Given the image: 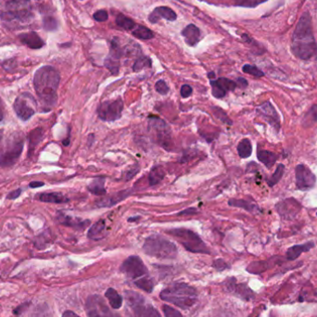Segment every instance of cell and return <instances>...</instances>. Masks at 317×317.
<instances>
[{"label": "cell", "mask_w": 317, "mask_h": 317, "mask_svg": "<svg viewBox=\"0 0 317 317\" xmlns=\"http://www.w3.org/2000/svg\"><path fill=\"white\" fill-rule=\"evenodd\" d=\"M284 173H285V166L283 164H278V166L276 169L274 174L272 175L270 178L267 180L268 185L269 186H274L275 184H277L282 178Z\"/></svg>", "instance_id": "cell-38"}, {"label": "cell", "mask_w": 317, "mask_h": 317, "mask_svg": "<svg viewBox=\"0 0 317 317\" xmlns=\"http://www.w3.org/2000/svg\"><path fill=\"white\" fill-rule=\"evenodd\" d=\"M192 92H193V89H192V87L191 86H188V85H184V86H182L181 87V90H180V93H181V96H182V98H188V97H191V95H192Z\"/></svg>", "instance_id": "cell-49"}, {"label": "cell", "mask_w": 317, "mask_h": 317, "mask_svg": "<svg viewBox=\"0 0 317 317\" xmlns=\"http://www.w3.org/2000/svg\"><path fill=\"white\" fill-rule=\"evenodd\" d=\"M257 112L261 117H263L276 131L278 132L280 129V117L278 115L277 110L274 108L271 102L266 101L260 105L257 108Z\"/></svg>", "instance_id": "cell-15"}, {"label": "cell", "mask_w": 317, "mask_h": 317, "mask_svg": "<svg viewBox=\"0 0 317 317\" xmlns=\"http://www.w3.org/2000/svg\"><path fill=\"white\" fill-rule=\"evenodd\" d=\"M45 184L44 182H39V181H33L29 184V186L31 188H36V187H40L43 186Z\"/></svg>", "instance_id": "cell-53"}, {"label": "cell", "mask_w": 317, "mask_h": 317, "mask_svg": "<svg viewBox=\"0 0 317 317\" xmlns=\"http://www.w3.org/2000/svg\"><path fill=\"white\" fill-rule=\"evenodd\" d=\"M212 94L214 98H223L228 91H234L237 85L236 82L227 78H219L216 80H211Z\"/></svg>", "instance_id": "cell-16"}, {"label": "cell", "mask_w": 317, "mask_h": 317, "mask_svg": "<svg viewBox=\"0 0 317 317\" xmlns=\"http://www.w3.org/2000/svg\"><path fill=\"white\" fill-rule=\"evenodd\" d=\"M150 67H151L150 58L148 57H141L136 60V62L134 64L133 70L134 72H140L144 68H150Z\"/></svg>", "instance_id": "cell-39"}, {"label": "cell", "mask_w": 317, "mask_h": 317, "mask_svg": "<svg viewBox=\"0 0 317 317\" xmlns=\"http://www.w3.org/2000/svg\"><path fill=\"white\" fill-rule=\"evenodd\" d=\"M155 90L161 95H167L169 92V87H168L166 82L163 80H159L155 84Z\"/></svg>", "instance_id": "cell-44"}, {"label": "cell", "mask_w": 317, "mask_h": 317, "mask_svg": "<svg viewBox=\"0 0 317 317\" xmlns=\"http://www.w3.org/2000/svg\"><path fill=\"white\" fill-rule=\"evenodd\" d=\"M39 201L46 203H55V204H61L69 202L70 200L66 196H64L61 193L58 192H51V193H42L38 197Z\"/></svg>", "instance_id": "cell-27"}, {"label": "cell", "mask_w": 317, "mask_h": 317, "mask_svg": "<svg viewBox=\"0 0 317 317\" xmlns=\"http://www.w3.org/2000/svg\"><path fill=\"white\" fill-rule=\"evenodd\" d=\"M257 158L266 167L271 168L277 162L278 156L269 150H260L257 152Z\"/></svg>", "instance_id": "cell-29"}, {"label": "cell", "mask_w": 317, "mask_h": 317, "mask_svg": "<svg viewBox=\"0 0 317 317\" xmlns=\"http://www.w3.org/2000/svg\"><path fill=\"white\" fill-rule=\"evenodd\" d=\"M106 298L109 300L110 306L113 308V309H120L122 304V298L121 296L119 295V293L116 291L114 288H110L105 293Z\"/></svg>", "instance_id": "cell-32"}, {"label": "cell", "mask_w": 317, "mask_h": 317, "mask_svg": "<svg viewBox=\"0 0 317 317\" xmlns=\"http://www.w3.org/2000/svg\"><path fill=\"white\" fill-rule=\"evenodd\" d=\"M236 5L242 7H256L267 0H234Z\"/></svg>", "instance_id": "cell-43"}, {"label": "cell", "mask_w": 317, "mask_h": 317, "mask_svg": "<svg viewBox=\"0 0 317 317\" xmlns=\"http://www.w3.org/2000/svg\"><path fill=\"white\" fill-rule=\"evenodd\" d=\"M121 271L138 288L148 293L153 291L154 284L149 275V270L143 261L139 256L128 257L121 266Z\"/></svg>", "instance_id": "cell-3"}, {"label": "cell", "mask_w": 317, "mask_h": 317, "mask_svg": "<svg viewBox=\"0 0 317 317\" xmlns=\"http://www.w3.org/2000/svg\"><path fill=\"white\" fill-rule=\"evenodd\" d=\"M60 76L52 66H43L35 72L34 87L45 111L51 110L57 103Z\"/></svg>", "instance_id": "cell-1"}, {"label": "cell", "mask_w": 317, "mask_h": 317, "mask_svg": "<svg viewBox=\"0 0 317 317\" xmlns=\"http://www.w3.org/2000/svg\"><path fill=\"white\" fill-rule=\"evenodd\" d=\"M277 213L284 220H293L300 214L301 205L295 199L289 198L278 202L276 206Z\"/></svg>", "instance_id": "cell-14"}, {"label": "cell", "mask_w": 317, "mask_h": 317, "mask_svg": "<svg viewBox=\"0 0 317 317\" xmlns=\"http://www.w3.org/2000/svg\"><path fill=\"white\" fill-rule=\"evenodd\" d=\"M122 110L123 100L121 98L106 100L98 106V117L104 121H115L121 118Z\"/></svg>", "instance_id": "cell-11"}, {"label": "cell", "mask_w": 317, "mask_h": 317, "mask_svg": "<svg viewBox=\"0 0 317 317\" xmlns=\"http://www.w3.org/2000/svg\"><path fill=\"white\" fill-rule=\"evenodd\" d=\"M57 220H58L59 224L65 225V226H68V227H72L74 229H77V230H83V229L87 228V225H89L90 224L89 220L75 218L73 216L64 214L61 212L57 214Z\"/></svg>", "instance_id": "cell-21"}, {"label": "cell", "mask_w": 317, "mask_h": 317, "mask_svg": "<svg viewBox=\"0 0 317 317\" xmlns=\"http://www.w3.org/2000/svg\"><path fill=\"white\" fill-rule=\"evenodd\" d=\"M243 72L245 74H248V75H252L254 77H263L265 74L263 71H261L259 68H257L256 66L253 65H249V64H246L243 66Z\"/></svg>", "instance_id": "cell-40"}, {"label": "cell", "mask_w": 317, "mask_h": 317, "mask_svg": "<svg viewBox=\"0 0 317 317\" xmlns=\"http://www.w3.org/2000/svg\"><path fill=\"white\" fill-rule=\"evenodd\" d=\"M237 153L241 159H247L252 153V146L248 139H244L237 145Z\"/></svg>", "instance_id": "cell-33"}, {"label": "cell", "mask_w": 317, "mask_h": 317, "mask_svg": "<svg viewBox=\"0 0 317 317\" xmlns=\"http://www.w3.org/2000/svg\"><path fill=\"white\" fill-rule=\"evenodd\" d=\"M164 176H165V172L162 166L160 165L153 166L149 174V182L150 185L154 186L156 184H159L162 179L164 178Z\"/></svg>", "instance_id": "cell-31"}, {"label": "cell", "mask_w": 317, "mask_h": 317, "mask_svg": "<svg viewBox=\"0 0 317 317\" xmlns=\"http://www.w3.org/2000/svg\"><path fill=\"white\" fill-rule=\"evenodd\" d=\"M143 250L147 255L158 259H174L178 253L176 245L160 235L147 237Z\"/></svg>", "instance_id": "cell-6"}, {"label": "cell", "mask_w": 317, "mask_h": 317, "mask_svg": "<svg viewBox=\"0 0 317 317\" xmlns=\"http://www.w3.org/2000/svg\"><path fill=\"white\" fill-rule=\"evenodd\" d=\"M86 310L88 317H121L111 311L105 300L98 295H93L87 299Z\"/></svg>", "instance_id": "cell-12"}, {"label": "cell", "mask_w": 317, "mask_h": 317, "mask_svg": "<svg viewBox=\"0 0 317 317\" xmlns=\"http://www.w3.org/2000/svg\"><path fill=\"white\" fill-rule=\"evenodd\" d=\"M313 247H314V243L313 242H307L304 243V244H300V245L292 246L291 248H288L287 250V253H286L287 259L288 261H294V260L298 259L301 253L308 252Z\"/></svg>", "instance_id": "cell-26"}, {"label": "cell", "mask_w": 317, "mask_h": 317, "mask_svg": "<svg viewBox=\"0 0 317 317\" xmlns=\"http://www.w3.org/2000/svg\"><path fill=\"white\" fill-rule=\"evenodd\" d=\"M28 306V302H26V303H23L22 305L19 306L18 308H16L13 312L15 313V314H20V313H22L23 312V310L25 308V307H27Z\"/></svg>", "instance_id": "cell-54"}, {"label": "cell", "mask_w": 317, "mask_h": 317, "mask_svg": "<svg viewBox=\"0 0 317 317\" xmlns=\"http://www.w3.org/2000/svg\"><path fill=\"white\" fill-rule=\"evenodd\" d=\"M296 185L300 191L311 189L316 183L314 173L304 164H299L295 169Z\"/></svg>", "instance_id": "cell-13"}, {"label": "cell", "mask_w": 317, "mask_h": 317, "mask_svg": "<svg viewBox=\"0 0 317 317\" xmlns=\"http://www.w3.org/2000/svg\"><path fill=\"white\" fill-rule=\"evenodd\" d=\"M198 213L197 209L195 208H188L186 210H184L183 212H180L179 213V216H185V215H193V214H196Z\"/></svg>", "instance_id": "cell-51"}, {"label": "cell", "mask_w": 317, "mask_h": 317, "mask_svg": "<svg viewBox=\"0 0 317 317\" xmlns=\"http://www.w3.org/2000/svg\"><path fill=\"white\" fill-rule=\"evenodd\" d=\"M139 170H140V168H139L138 164L131 166V167L129 168V169L127 170L126 172L124 173V180H125V181L131 180V179L135 177V176L138 174V173L139 172Z\"/></svg>", "instance_id": "cell-46"}, {"label": "cell", "mask_w": 317, "mask_h": 317, "mask_svg": "<svg viewBox=\"0 0 317 317\" xmlns=\"http://www.w3.org/2000/svg\"><path fill=\"white\" fill-rule=\"evenodd\" d=\"M127 306L130 308L131 314L133 317H141L143 314L145 308L147 304L145 303V299L134 291H127L125 293Z\"/></svg>", "instance_id": "cell-17"}, {"label": "cell", "mask_w": 317, "mask_h": 317, "mask_svg": "<svg viewBox=\"0 0 317 317\" xmlns=\"http://www.w3.org/2000/svg\"><path fill=\"white\" fill-rule=\"evenodd\" d=\"M174 237L186 250L193 253L210 254L211 251L195 232L185 228H175L167 232Z\"/></svg>", "instance_id": "cell-7"}, {"label": "cell", "mask_w": 317, "mask_h": 317, "mask_svg": "<svg viewBox=\"0 0 317 317\" xmlns=\"http://www.w3.org/2000/svg\"><path fill=\"white\" fill-rule=\"evenodd\" d=\"M0 2L2 6L0 17L5 22L25 23L34 17L30 0H0Z\"/></svg>", "instance_id": "cell-5"}, {"label": "cell", "mask_w": 317, "mask_h": 317, "mask_svg": "<svg viewBox=\"0 0 317 317\" xmlns=\"http://www.w3.org/2000/svg\"><path fill=\"white\" fill-rule=\"evenodd\" d=\"M161 19H165L170 22L176 20V14L172 9L168 7H158L149 16V21L151 23H158Z\"/></svg>", "instance_id": "cell-22"}, {"label": "cell", "mask_w": 317, "mask_h": 317, "mask_svg": "<svg viewBox=\"0 0 317 317\" xmlns=\"http://www.w3.org/2000/svg\"><path fill=\"white\" fill-rule=\"evenodd\" d=\"M236 85H239L240 87H242V88H245V87H248V82L246 79H244V78H238L237 79V83H236Z\"/></svg>", "instance_id": "cell-55"}, {"label": "cell", "mask_w": 317, "mask_h": 317, "mask_svg": "<svg viewBox=\"0 0 317 317\" xmlns=\"http://www.w3.org/2000/svg\"><path fill=\"white\" fill-rule=\"evenodd\" d=\"M132 191L130 189L119 191L110 196L102 197L96 202V206L98 208H110L116 204L124 201L128 197H130Z\"/></svg>", "instance_id": "cell-20"}, {"label": "cell", "mask_w": 317, "mask_h": 317, "mask_svg": "<svg viewBox=\"0 0 317 317\" xmlns=\"http://www.w3.org/2000/svg\"><path fill=\"white\" fill-rule=\"evenodd\" d=\"M212 110H213L214 115L216 116L219 120L224 121V122L227 123V124H229V125L232 124V121H231L230 119L227 117L225 111L222 110V109H220L219 107H213Z\"/></svg>", "instance_id": "cell-41"}, {"label": "cell", "mask_w": 317, "mask_h": 317, "mask_svg": "<svg viewBox=\"0 0 317 317\" xmlns=\"http://www.w3.org/2000/svg\"><path fill=\"white\" fill-rule=\"evenodd\" d=\"M43 138V130L41 128H35V130H33L31 133L29 134V152H28V155H31L32 152L35 150L36 145L38 144L42 140Z\"/></svg>", "instance_id": "cell-34"}, {"label": "cell", "mask_w": 317, "mask_h": 317, "mask_svg": "<svg viewBox=\"0 0 317 317\" xmlns=\"http://www.w3.org/2000/svg\"><path fill=\"white\" fill-rule=\"evenodd\" d=\"M121 49L116 40L112 41L110 47V54L105 59V67L110 70L112 75H118L120 70V58L121 57Z\"/></svg>", "instance_id": "cell-18"}, {"label": "cell", "mask_w": 317, "mask_h": 317, "mask_svg": "<svg viewBox=\"0 0 317 317\" xmlns=\"http://www.w3.org/2000/svg\"><path fill=\"white\" fill-rule=\"evenodd\" d=\"M62 317H80L78 316L76 313H75L74 311H66L64 313V315Z\"/></svg>", "instance_id": "cell-56"}, {"label": "cell", "mask_w": 317, "mask_h": 317, "mask_svg": "<svg viewBox=\"0 0 317 317\" xmlns=\"http://www.w3.org/2000/svg\"><path fill=\"white\" fill-rule=\"evenodd\" d=\"M21 193H22V189H21V188H18L16 191L11 192V193L8 195V197H7V199H8V200H16L19 197L21 196Z\"/></svg>", "instance_id": "cell-52"}, {"label": "cell", "mask_w": 317, "mask_h": 317, "mask_svg": "<svg viewBox=\"0 0 317 317\" xmlns=\"http://www.w3.org/2000/svg\"><path fill=\"white\" fill-rule=\"evenodd\" d=\"M19 38L23 45L28 46L32 49H39L45 46V42L42 40L40 36L35 32L22 34L19 35Z\"/></svg>", "instance_id": "cell-23"}, {"label": "cell", "mask_w": 317, "mask_h": 317, "mask_svg": "<svg viewBox=\"0 0 317 317\" xmlns=\"http://www.w3.org/2000/svg\"><path fill=\"white\" fill-rule=\"evenodd\" d=\"M93 17H94V19H95L97 22L102 23V22H105V21L108 20L109 15H108V12H106V11L100 10V11L95 12V14H94Z\"/></svg>", "instance_id": "cell-48"}, {"label": "cell", "mask_w": 317, "mask_h": 317, "mask_svg": "<svg viewBox=\"0 0 317 317\" xmlns=\"http://www.w3.org/2000/svg\"><path fill=\"white\" fill-rule=\"evenodd\" d=\"M214 267L218 271H223V270H225V268H227L228 266L226 265V263L224 260L218 259L214 261Z\"/></svg>", "instance_id": "cell-50"}, {"label": "cell", "mask_w": 317, "mask_h": 317, "mask_svg": "<svg viewBox=\"0 0 317 317\" xmlns=\"http://www.w3.org/2000/svg\"><path fill=\"white\" fill-rule=\"evenodd\" d=\"M43 24H44L45 29L47 30V31H54V30L57 29V27H58L57 21L51 16L44 18Z\"/></svg>", "instance_id": "cell-42"}, {"label": "cell", "mask_w": 317, "mask_h": 317, "mask_svg": "<svg viewBox=\"0 0 317 317\" xmlns=\"http://www.w3.org/2000/svg\"><path fill=\"white\" fill-rule=\"evenodd\" d=\"M162 310L165 317H183L180 311L173 309L171 306L164 305L162 307Z\"/></svg>", "instance_id": "cell-45"}, {"label": "cell", "mask_w": 317, "mask_h": 317, "mask_svg": "<svg viewBox=\"0 0 317 317\" xmlns=\"http://www.w3.org/2000/svg\"><path fill=\"white\" fill-rule=\"evenodd\" d=\"M105 182H106L105 177H97L88 184L87 189L90 193H92L93 195L104 196L107 193V191L105 188Z\"/></svg>", "instance_id": "cell-28"}, {"label": "cell", "mask_w": 317, "mask_h": 317, "mask_svg": "<svg viewBox=\"0 0 317 317\" xmlns=\"http://www.w3.org/2000/svg\"><path fill=\"white\" fill-rule=\"evenodd\" d=\"M141 317H161V314L153 306L147 305Z\"/></svg>", "instance_id": "cell-47"}, {"label": "cell", "mask_w": 317, "mask_h": 317, "mask_svg": "<svg viewBox=\"0 0 317 317\" xmlns=\"http://www.w3.org/2000/svg\"><path fill=\"white\" fill-rule=\"evenodd\" d=\"M182 35L188 46H195L201 40V31L194 24L187 25L182 31Z\"/></svg>", "instance_id": "cell-24"}, {"label": "cell", "mask_w": 317, "mask_h": 317, "mask_svg": "<svg viewBox=\"0 0 317 317\" xmlns=\"http://www.w3.org/2000/svg\"><path fill=\"white\" fill-rule=\"evenodd\" d=\"M317 121V105H313L311 109L308 110L303 120L302 125L304 127H310Z\"/></svg>", "instance_id": "cell-36"}, {"label": "cell", "mask_w": 317, "mask_h": 317, "mask_svg": "<svg viewBox=\"0 0 317 317\" xmlns=\"http://www.w3.org/2000/svg\"><path fill=\"white\" fill-rule=\"evenodd\" d=\"M160 297L166 302H171L179 308L187 310L196 303L198 292L196 288L185 283H173L164 288Z\"/></svg>", "instance_id": "cell-4"}, {"label": "cell", "mask_w": 317, "mask_h": 317, "mask_svg": "<svg viewBox=\"0 0 317 317\" xmlns=\"http://www.w3.org/2000/svg\"><path fill=\"white\" fill-rule=\"evenodd\" d=\"M36 100L30 93L24 92L18 96L13 104V109L18 117L23 121H28L36 111Z\"/></svg>", "instance_id": "cell-10"}, {"label": "cell", "mask_w": 317, "mask_h": 317, "mask_svg": "<svg viewBox=\"0 0 317 317\" xmlns=\"http://www.w3.org/2000/svg\"><path fill=\"white\" fill-rule=\"evenodd\" d=\"M4 119V112H3V106L1 103V100H0V121H3Z\"/></svg>", "instance_id": "cell-57"}, {"label": "cell", "mask_w": 317, "mask_h": 317, "mask_svg": "<svg viewBox=\"0 0 317 317\" xmlns=\"http://www.w3.org/2000/svg\"><path fill=\"white\" fill-rule=\"evenodd\" d=\"M228 205L231 207L241 208L246 211H248L249 213H258L260 211L259 207L254 204L250 203L248 201L245 200H236V199H231L228 202Z\"/></svg>", "instance_id": "cell-30"}, {"label": "cell", "mask_w": 317, "mask_h": 317, "mask_svg": "<svg viewBox=\"0 0 317 317\" xmlns=\"http://www.w3.org/2000/svg\"><path fill=\"white\" fill-rule=\"evenodd\" d=\"M149 129L158 144L165 150H170V146L172 145V132L165 121L155 116H150Z\"/></svg>", "instance_id": "cell-9"}, {"label": "cell", "mask_w": 317, "mask_h": 317, "mask_svg": "<svg viewBox=\"0 0 317 317\" xmlns=\"http://www.w3.org/2000/svg\"><path fill=\"white\" fill-rule=\"evenodd\" d=\"M23 134L12 135L0 150V167H11L14 165L23 153Z\"/></svg>", "instance_id": "cell-8"}, {"label": "cell", "mask_w": 317, "mask_h": 317, "mask_svg": "<svg viewBox=\"0 0 317 317\" xmlns=\"http://www.w3.org/2000/svg\"><path fill=\"white\" fill-rule=\"evenodd\" d=\"M236 278L231 277L225 280V288L227 291L240 297L245 300H251L254 297V293L245 284H236Z\"/></svg>", "instance_id": "cell-19"}, {"label": "cell", "mask_w": 317, "mask_h": 317, "mask_svg": "<svg viewBox=\"0 0 317 317\" xmlns=\"http://www.w3.org/2000/svg\"><path fill=\"white\" fill-rule=\"evenodd\" d=\"M106 223L104 220H99L91 225L87 232V237L92 240H100L106 236Z\"/></svg>", "instance_id": "cell-25"}, {"label": "cell", "mask_w": 317, "mask_h": 317, "mask_svg": "<svg viewBox=\"0 0 317 317\" xmlns=\"http://www.w3.org/2000/svg\"><path fill=\"white\" fill-rule=\"evenodd\" d=\"M291 51L298 58L308 60L317 55V45L311 26L310 14L305 12L300 17L294 30Z\"/></svg>", "instance_id": "cell-2"}, {"label": "cell", "mask_w": 317, "mask_h": 317, "mask_svg": "<svg viewBox=\"0 0 317 317\" xmlns=\"http://www.w3.org/2000/svg\"><path fill=\"white\" fill-rule=\"evenodd\" d=\"M139 219V217H131V218L128 219V222H135V221H137V220Z\"/></svg>", "instance_id": "cell-58"}, {"label": "cell", "mask_w": 317, "mask_h": 317, "mask_svg": "<svg viewBox=\"0 0 317 317\" xmlns=\"http://www.w3.org/2000/svg\"><path fill=\"white\" fill-rule=\"evenodd\" d=\"M132 34L139 39H144V40L151 39L154 36V34L152 31H150L149 28H147L145 26L139 25V24H136L135 28L132 30Z\"/></svg>", "instance_id": "cell-35"}, {"label": "cell", "mask_w": 317, "mask_h": 317, "mask_svg": "<svg viewBox=\"0 0 317 317\" xmlns=\"http://www.w3.org/2000/svg\"><path fill=\"white\" fill-rule=\"evenodd\" d=\"M116 23L118 26H120L122 29L130 31L133 30L136 26V23H134L133 20L130 18L124 16L123 14H119L116 18Z\"/></svg>", "instance_id": "cell-37"}]
</instances>
